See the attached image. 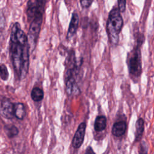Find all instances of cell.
<instances>
[{
	"label": "cell",
	"instance_id": "1",
	"mask_svg": "<svg viewBox=\"0 0 154 154\" xmlns=\"http://www.w3.org/2000/svg\"><path fill=\"white\" fill-rule=\"evenodd\" d=\"M10 40V54L16 75L19 79L26 76L29 69V45L27 35L22 29H11Z\"/></svg>",
	"mask_w": 154,
	"mask_h": 154
},
{
	"label": "cell",
	"instance_id": "2",
	"mask_svg": "<svg viewBox=\"0 0 154 154\" xmlns=\"http://www.w3.org/2000/svg\"><path fill=\"white\" fill-rule=\"evenodd\" d=\"M145 40L144 35L138 33L136 37V44L128 54L127 64L129 75L135 82L138 81L142 73V61L141 46Z\"/></svg>",
	"mask_w": 154,
	"mask_h": 154
},
{
	"label": "cell",
	"instance_id": "3",
	"mask_svg": "<svg viewBox=\"0 0 154 154\" xmlns=\"http://www.w3.org/2000/svg\"><path fill=\"white\" fill-rule=\"evenodd\" d=\"M123 25V20L118 7H114L109 13L106 22V32L110 42L117 45L119 40V34Z\"/></svg>",
	"mask_w": 154,
	"mask_h": 154
},
{
	"label": "cell",
	"instance_id": "4",
	"mask_svg": "<svg viewBox=\"0 0 154 154\" xmlns=\"http://www.w3.org/2000/svg\"><path fill=\"white\" fill-rule=\"evenodd\" d=\"M43 13L44 12H40L37 13L29 21L30 25L27 36L29 49L31 51H33L37 44L41 29V25L43 22Z\"/></svg>",
	"mask_w": 154,
	"mask_h": 154
},
{
	"label": "cell",
	"instance_id": "5",
	"mask_svg": "<svg viewBox=\"0 0 154 154\" xmlns=\"http://www.w3.org/2000/svg\"><path fill=\"white\" fill-rule=\"evenodd\" d=\"M46 1L42 0H29L26 5V16L28 21H30L33 17L40 12L44 11Z\"/></svg>",
	"mask_w": 154,
	"mask_h": 154
},
{
	"label": "cell",
	"instance_id": "6",
	"mask_svg": "<svg viewBox=\"0 0 154 154\" xmlns=\"http://www.w3.org/2000/svg\"><path fill=\"white\" fill-rule=\"evenodd\" d=\"M14 103H13L8 97H2L0 104V114L7 119H11L14 117Z\"/></svg>",
	"mask_w": 154,
	"mask_h": 154
},
{
	"label": "cell",
	"instance_id": "7",
	"mask_svg": "<svg viewBox=\"0 0 154 154\" xmlns=\"http://www.w3.org/2000/svg\"><path fill=\"white\" fill-rule=\"evenodd\" d=\"M85 129L86 123L85 122H82L79 125L72 141V145L74 149H79L82 144L84 140Z\"/></svg>",
	"mask_w": 154,
	"mask_h": 154
},
{
	"label": "cell",
	"instance_id": "8",
	"mask_svg": "<svg viewBox=\"0 0 154 154\" xmlns=\"http://www.w3.org/2000/svg\"><path fill=\"white\" fill-rule=\"evenodd\" d=\"M79 23V16L76 11L72 13L70 22L69 23L68 31L67 32V39H70L76 33Z\"/></svg>",
	"mask_w": 154,
	"mask_h": 154
},
{
	"label": "cell",
	"instance_id": "9",
	"mask_svg": "<svg viewBox=\"0 0 154 154\" xmlns=\"http://www.w3.org/2000/svg\"><path fill=\"white\" fill-rule=\"evenodd\" d=\"M66 93L69 96L72 94H78V93H80V90L76 84L75 78L73 76L66 79Z\"/></svg>",
	"mask_w": 154,
	"mask_h": 154
},
{
	"label": "cell",
	"instance_id": "10",
	"mask_svg": "<svg viewBox=\"0 0 154 154\" xmlns=\"http://www.w3.org/2000/svg\"><path fill=\"white\" fill-rule=\"evenodd\" d=\"M127 129V124L125 121H118L114 123L111 132L112 134L117 137H120L123 135Z\"/></svg>",
	"mask_w": 154,
	"mask_h": 154
},
{
	"label": "cell",
	"instance_id": "11",
	"mask_svg": "<svg viewBox=\"0 0 154 154\" xmlns=\"http://www.w3.org/2000/svg\"><path fill=\"white\" fill-rule=\"evenodd\" d=\"M144 131V121L143 119L139 118L135 123V142H139L141 140L143 132Z\"/></svg>",
	"mask_w": 154,
	"mask_h": 154
},
{
	"label": "cell",
	"instance_id": "12",
	"mask_svg": "<svg viewBox=\"0 0 154 154\" xmlns=\"http://www.w3.org/2000/svg\"><path fill=\"white\" fill-rule=\"evenodd\" d=\"M14 117L19 120H23L26 115L25 105L21 102H15L14 108Z\"/></svg>",
	"mask_w": 154,
	"mask_h": 154
},
{
	"label": "cell",
	"instance_id": "13",
	"mask_svg": "<svg viewBox=\"0 0 154 154\" xmlns=\"http://www.w3.org/2000/svg\"><path fill=\"white\" fill-rule=\"evenodd\" d=\"M106 126V118L104 116H98L96 117L94 123V129L97 132L103 131Z\"/></svg>",
	"mask_w": 154,
	"mask_h": 154
},
{
	"label": "cell",
	"instance_id": "14",
	"mask_svg": "<svg viewBox=\"0 0 154 154\" xmlns=\"http://www.w3.org/2000/svg\"><path fill=\"white\" fill-rule=\"evenodd\" d=\"M31 97L34 102H40L43 99L44 92L42 88L38 87H33L31 92Z\"/></svg>",
	"mask_w": 154,
	"mask_h": 154
},
{
	"label": "cell",
	"instance_id": "15",
	"mask_svg": "<svg viewBox=\"0 0 154 154\" xmlns=\"http://www.w3.org/2000/svg\"><path fill=\"white\" fill-rule=\"evenodd\" d=\"M5 134L9 138H14L19 134L18 128L13 125H6L4 126Z\"/></svg>",
	"mask_w": 154,
	"mask_h": 154
},
{
	"label": "cell",
	"instance_id": "16",
	"mask_svg": "<svg viewBox=\"0 0 154 154\" xmlns=\"http://www.w3.org/2000/svg\"><path fill=\"white\" fill-rule=\"evenodd\" d=\"M0 72L1 79L3 81H7L9 77V73L6 66L3 63H1L0 65Z\"/></svg>",
	"mask_w": 154,
	"mask_h": 154
},
{
	"label": "cell",
	"instance_id": "17",
	"mask_svg": "<svg viewBox=\"0 0 154 154\" xmlns=\"http://www.w3.org/2000/svg\"><path fill=\"white\" fill-rule=\"evenodd\" d=\"M139 154H148V146L146 142L143 141L139 147Z\"/></svg>",
	"mask_w": 154,
	"mask_h": 154
},
{
	"label": "cell",
	"instance_id": "18",
	"mask_svg": "<svg viewBox=\"0 0 154 154\" xmlns=\"http://www.w3.org/2000/svg\"><path fill=\"white\" fill-rule=\"evenodd\" d=\"M118 8L120 12H124L126 9V1L125 0H119L117 1Z\"/></svg>",
	"mask_w": 154,
	"mask_h": 154
},
{
	"label": "cell",
	"instance_id": "19",
	"mask_svg": "<svg viewBox=\"0 0 154 154\" xmlns=\"http://www.w3.org/2000/svg\"><path fill=\"white\" fill-rule=\"evenodd\" d=\"M93 2V1L92 0H81L80 4L83 8H88L91 5Z\"/></svg>",
	"mask_w": 154,
	"mask_h": 154
},
{
	"label": "cell",
	"instance_id": "20",
	"mask_svg": "<svg viewBox=\"0 0 154 154\" xmlns=\"http://www.w3.org/2000/svg\"><path fill=\"white\" fill-rule=\"evenodd\" d=\"M85 154H96L95 152H94L93 148L91 146H88L85 152Z\"/></svg>",
	"mask_w": 154,
	"mask_h": 154
}]
</instances>
